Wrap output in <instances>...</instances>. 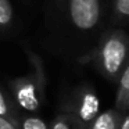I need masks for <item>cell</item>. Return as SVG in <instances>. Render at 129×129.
I'll return each mask as SVG.
<instances>
[{"mask_svg": "<svg viewBox=\"0 0 129 129\" xmlns=\"http://www.w3.org/2000/svg\"><path fill=\"white\" fill-rule=\"evenodd\" d=\"M0 129H18V128L15 126L14 122H11L10 119L0 115Z\"/></svg>", "mask_w": 129, "mask_h": 129, "instance_id": "cell-12", "label": "cell"}, {"mask_svg": "<svg viewBox=\"0 0 129 129\" xmlns=\"http://www.w3.org/2000/svg\"><path fill=\"white\" fill-rule=\"evenodd\" d=\"M122 114L117 110H108L101 114H99L92 121L89 129H118L119 128Z\"/></svg>", "mask_w": 129, "mask_h": 129, "instance_id": "cell-6", "label": "cell"}, {"mask_svg": "<svg viewBox=\"0 0 129 129\" xmlns=\"http://www.w3.org/2000/svg\"><path fill=\"white\" fill-rule=\"evenodd\" d=\"M14 10L10 0H0V26H7L13 21Z\"/></svg>", "mask_w": 129, "mask_h": 129, "instance_id": "cell-8", "label": "cell"}, {"mask_svg": "<svg viewBox=\"0 0 129 129\" xmlns=\"http://www.w3.org/2000/svg\"><path fill=\"white\" fill-rule=\"evenodd\" d=\"M129 54V38L122 31H112L103 39L97 50V64L110 79L121 75Z\"/></svg>", "mask_w": 129, "mask_h": 129, "instance_id": "cell-1", "label": "cell"}, {"mask_svg": "<svg viewBox=\"0 0 129 129\" xmlns=\"http://www.w3.org/2000/svg\"><path fill=\"white\" fill-rule=\"evenodd\" d=\"M10 89L13 99L20 108L35 112L40 107V93L38 90V81L34 78H20L11 82Z\"/></svg>", "mask_w": 129, "mask_h": 129, "instance_id": "cell-3", "label": "cell"}, {"mask_svg": "<svg viewBox=\"0 0 129 129\" xmlns=\"http://www.w3.org/2000/svg\"><path fill=\"white\" fill-rule=\"evenodd\" d=\"M70 20L79 31H92L100 21V0H68Z\"/></svg>", "mask_w": 129, "mask_h": 129, "instance_id": "cell-2", "label": "cell"}, {"mask_svg": "<svg viewBox=\"0 0 129 129\" xmlns=\"http://www.w3.org/2000/svg\"><path fill=\"white\" fill-rule=\"evenodd\" d=\"M0 115L4 118H7V119H10L11 122H17V118H15V111H13L11 107H10L9 101H7L6 96L3 94V92H2V89H0Z\"/></svg>", "mask_w": 129, "mask_h": 129, "instance_id": "cell-9", "label": "cell"}, {"mask_svg": "<svg viewBox=\"0 0 129 129\" xmlns=\"http://www.w3.org/2000/svg\"><path fill=\"white\" fill-rule=\"evenodd\" d=\"M114 11L118 17L129 18V0H114Z\"/></svg>", "mask_w": 129, "mask_h": 129, "instance_id": "cell-11", "label": "cell"}, {"mask_svg": "<svg viewBox=\"0 0 129 129\" xmlns=\"http://www.w3.org/2000/svg\"><path fill=\"white\" fill-rule=\"evenodd\" d=\"M118 129H129V114L122 117L121 119V123H119V128Z\"/></svg>", "mask_w": 129, "mask_h": 129, "instance_id": "cell-13", "label": "cell"}, {"mask_svg": "<svg viewBox=\"0 0 129 129\" xmlns=\"http://www.w3.org/2000/svg\"><path fill=\"white\" fill-rule=\"evenodd\" d=\"M115 110L119 111L121 114L129 110V62L119 76V86H118L117 99H115Z\"/></svg>", "mask_w": 129, "mask_h": 129, "instance_id": "cell-5", "label": "cell"}, {"mask_svg": "<svg viewBox=\"0 0 129 129\" xmlns=\"http://www.w3.org/2000/svg\"><path fill=\"white\" fill-rule=\"evenodd\" d=\"M20 129H49V126L42 118L26 115L20 119Z\"/></svg>", "mask_w": 129, "mask_h": 129, "instance_id": "cell-7", "label": "cell"}, {"mask_svg": "<svg viewBox=\"0 0 129 129\" xmlns=\"http://www.w3.org/2000/svg\"><path fill=\"white\" fill-rule=\"evenodd\" d=\"M74 118L71 115H60L53 121L49 129H74Z\"/></svg>", "mask_w": 129, "mask_h": 129, "instance_id": "cell-10", "label": "cell"}, {"mask_svg": "<svg viewBox=\"0 0 129 129\" xmlns=\"http://www.w3.org/2000/svg\"><path fill=\"white\" fill-rule=\"evenodd\" d=\"M100 101L96 93L92 90H82L81 94L75 97L74 106L70 108V115L75 121L83 123H92V121L99 115Z\"/></svg>", "mask_w": 129, "mask_h": 129, "instance_id": "cell-4", "label": "cell"}]
</instances>
